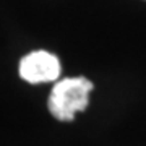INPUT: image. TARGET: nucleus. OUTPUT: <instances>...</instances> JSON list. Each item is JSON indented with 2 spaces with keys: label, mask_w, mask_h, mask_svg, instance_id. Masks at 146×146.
Instances as JSON below:
<instances>
[{
  "label": "nucleus",
  "mask_w": 146,
  "mask_h": 146,
  "mask_svg": "<svg viewBox=\"0 0 146 146\" xmlns=\"http://www.w3.org/2000/svg\"><path fill=\"white\" fill-rule=\"evenodd\" d=\"M93 89V81L84 76L58 80L49 94L47 109L54 119L60 122H72L75 120L76 112L86 110L89 104V93Z\"/></svg>",
  "instance_id": "nucleus-1"
},
{
  "label": "nucleus",
  "mask_w": 146,
  "mask_h": 146,
  "mask_svg": "<svg viewBox=\"0 0 146 146\" xmlns=\"http://www.w3.org/2000/svg\"><path fill=\"white\" fill-rule=\"evenodd\" d=\"M18 73L21 80L31 84L57 81L62 73V65L54 54L47 50H33L20 60Z\"/></svg>",
  "instance_id": "nucleus-2"
}]
</instances>
